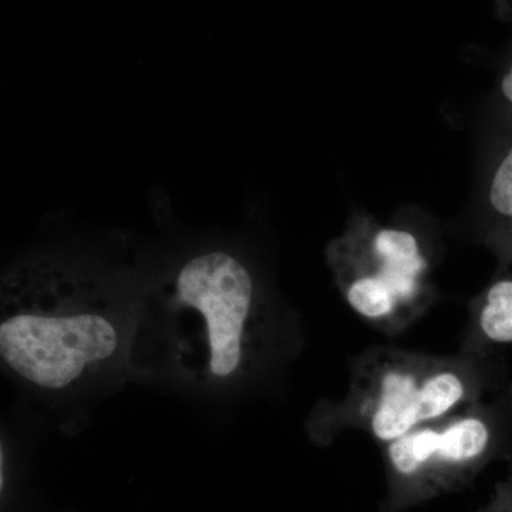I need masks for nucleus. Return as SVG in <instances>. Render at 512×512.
Segmentation results:
<instances>
[{"label": "nucleus", "mask_w": 512, "mask_h": 512, "mask_svg": "<svg viewBox=\"0 0 512 512\" xmlns=\"http://www.w3.org/2000/svg\"><path fill=\"white\" fill-rule=\"evenodd\" d=\"M490 201L495 211L512 217V150L494 175Z\"/></svg>", "instance_id": "7"}, {"label": "nucleus", "mask_w": 512, "mask_h": 512, "mask_svg": "<svg viewBox=\"0 0 512 512\" xmlns=\"http://www.w3.org/2000/svg\"><path fill=\"white\" fill-rule=\"evenodd\" d=\"M265 326L254 269L224 242H208L144 286L133 343L153 346L157 359L185 380L225 384L254 365Z\"/></svg>", "instance_id": "2"}, {"label": "nucleus", "mask_w": 512, "mask_h": 512, "mask_svg": "<svg viewBox=\"0 0 512 512\" xmlns=\"http://www.w3.org/2000/svg\"><path fill=\"white\" fill-rule=\"evenodd\" d=\"M144 285L94 259L39 254L2 281L0 357L20 382L64 392L116 365L131 348Z\"/></svg>", "instance_id": "1"}, {"label": "nucleus", "mask_w": 512, "mask_h": 512, "mask_svg": "<svg viewBox=\"0 0 512 512\" xmlns=\"http://www.w3.org/2000/svg\"><path fill=\"white\" fill-rule=\"evenodd\" d=\"M512 443V389H505L384 446L379 512H407L463 490Z\"/></svg>", "instance_id": "4"}, {"label": "nucleus", "mask_w": 512, "mask_h": 512, "mask_svg": "<svg viewBox=\"0 0 512 512\" xmlns=\"http://www.w3.org/2000/svg\"><path fill=\"white\" fill-rule=\"evenodd\" d=\"M478 330L484 342L512 345V281L495 282L481 306Z\"/></svg>", "instance_id": "6"}, {"label": "nucleus", "mask_w": 512, "mask_h": 512, "mask_svg": "<svg viewBox=\"0 0 512 512\" xmlns=\"http://www.w3.org/2000/svg\"><path fill=\"white\" fill-rule=\"evenodd\" d=\"M503 92L505 94V97H507V99L510 100L512 103V64L510 72L505 74L503 80Z\"/></svg>", "instance_id": "9"}, {"label": "nucleus", "mask_w": 512, "mask_h": 512, "mask_svg": "<svg viewBox=\"0 0 512 512\" xmlns=\"http://www.w3.org/2000/svg\"><path fill=\"white\" fill-rule=\"evenodd\" d=\"M328 259L350 308L384 332H400L429 305V262L410 232L346 235L330 245Z\"/></svg>", "instance_id": "5"}, {"label": "nucleus", "mask_w": 512, "mask_h": 512, "mask_svg": "<svg viewBox=\"0 0 512 512\" xmlns=\"http://www.w3.org/2000/svg\"><path fill=\"white\" fill-rule=\"evenodd\" d=\"M477 512H512V464L508 476L495 485L490 500Z\"/></svg>", "instance_id": "8"}, {"label": "nucleus", "mask_w": 512, "mask_h": 512, "mask_svg": "<svg viewBox=\"0 0 512 512\" xmlns=\"http://www.w3.org/2000/svg\"><path fill=\"white\" fill-rule=\"evenodd\" d=\"M497 383L493 363L478 350L434 356L372 348L353 362L345 397L319 404L308 430L323 444L359 430L387 446L500 392Z\"/></svg>", "instance_id": "3"}]
</instances>
